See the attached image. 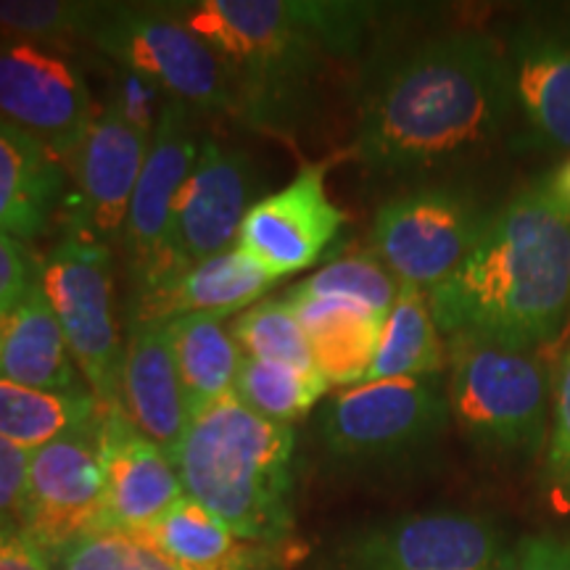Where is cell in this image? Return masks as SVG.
<instances>
[{
    "instance_id": "6da1fadb",
    "label": "cell",
    "mask_w": 570,
    "mask_h": 570,
    "mask_svg": "<svg viewBox=\"0 0 570 570\" xmlns=\"http://www.w3.org/2000/svg\"><path fill=\"white\" fill-rule=\"evenodd\" d=\"M515 117L504 42L479 30L431 35L373 75L356 156L375 173H425L489 148Z\"/></svg>"
},
{
    "instance_id": "7a4b0ae2",
    "label": "cell",
    "mask_w": 570,
    "mask_h": 570,
    "mask_svg": "<svg viewBox=\"0 0 570 570\" xmlns=\"http://www.w3.org/2000/svg\"><path fill=\"white\" fill-rule=\"evenodd\" d=\"M439 331L539 348L570 315V212L550 177L491 214L462 267L428 294Z\"/></svg>"
},
{
    "instance_id": "3957f363",
    "label": "cell",
    "mask_w": 570,
    "mask_h": 570,
    "mask_svg": "<svg viewBox=\"0 0 570 570\" xmlns=\"http://www.w3.org/2000/svg\"><path fill=\"white\" fill-rule=\"evenodd\" d=\"M167 9L227 63L238 114L265 130L296 122L323 56L352 51L370 19V6L294 0H196Z\"/></svg>"
},
{
    "instance_id": "277c9868",
    "label": "cell",
    "mask_w": 570,
    "mask_h": 570,
    "mask_svg": "<svg viewBox=\"0 0 570 570\" xmlns=\"http://www.w3.org/2000/svg\"><path fill=\"white\" fill-rule=\"evenodd\" d=\"M294 446L291 425L227 394L190 417L167 454L190 502L238 539L273 544L294 529Z\"/></svg>"
},
{
    "instance_id": "5b68a950",
    "label": "cell",
    "mask_w": 570,
    "mask_h": 570,
    "mask_svg": "<svg viewBox=\"0 0 570 570\" xmlns=\"http://www.w3.org/2000/svg\"><path fill=\"white\" fill-rule=\"evenodd\" d=\"M446 362L449 412L470 444L525 460L547 446L554 375L539 348L452 336Z\"/></svg>"
},
{
    "instance_id": "8992f818",
    "label": "cell",
    "mask_w": 570,
    "mask_h": 570,
    "mask_svg": "<svg viewBox=\"0 0 570 570\" xmlns=\"http://www.w3.org/2000/svg\"><path fill=\"white\" fill-rule=\"evenodd\" d=\"M449 417L441 375L389 377L341 391L317 417L325 460L352 475L404 470L444 436Z\"/></svg>"
},
{
    "instance_id": "52a82bcc",
    "label": "cell",
    "mask_w": 570,
    "mask_h": 570,
    "mask_svg": "<svg viewBox=\"0 0 570 570\" xmlns=\"http://www.w3.org/2000/svg\"><path fill=\"white\" fill-rule=\"evenodd\" d=\"M515 541L483 512H410L348 531L323 570H502Z\"/></svg>"
},
{
    "instance_id": "ba28073f",
    "label": "cell",
    "mask_w": 570,
    "mask_h": 570,
    "mask_svg": "<svg viewBox=\"0 0 570 570\" xmlns=\"http://www.w3.org/2000/svg\"><path fill=\"white\" fill-rule=\"evenodd\" d=\"M90 40L127 71L159 82L177 101L238 114V85L227 63L167 6L104 3Z\"/></svg>"
},
{
    "instance_id": "9c48e42d",
    "label": "cell",
    "mask_w": 570,
    "mask_h": 570,
    "mask_svg": "<svg viewBox=\"0 0 570 570\" xmlns=\"http://www.w3.org/2000/svg\"><path fill=\"white\" fill-rule=\"evenodd\" d=\"M40 285L92 396L106 407H117L122 394L125 348L119 346L114 320L109 248L90 235L69 230L42 262Z\"/></svg>"
},
{
    "instance_id": "30bf717a",
    "label": "cell",
    "mask_w": 570,
    "mask_h": 570,
    "mask_svg": "<svg viewBox=\"0 0 570 570\" xmlns=\"http://www.w3.org/2000/svg\"><path fill=\"white\" fill-rule=\"evenodd\" d=\"M491 214L468 190L446 185L410 190L377 209L373 252L399 285L431 294L462 267Z\"/></svg>"
},
{
    "instance_id": "8fae6325",
    "label": "cell",
    "mask_w": 570,
    "mask_h": 570,
    "mask_svg": "<svg viewBox=\"0 0 570 570\" xmlns=\"http://www.w3.org/2000/svg\"><path fill=\"white\" fill-rule=\"evenodd\" d=\"M104 499V404L88 423L30 452L19 529L42 552L96 531Z\"/></svg>"
},
{
    "instance_id": "7c38bea8",
    "label": "cell",
    "mask_w": 570,
    "mask_h": 570,
    "mask_svg": "<svg viewBox=\"0 0 570 570\" xmlns=\"http://www.w3.org/2000/svg\"><path fill=\"white\" fill-rule=\"evenodd\" d=\"M0 119L71 159L92 122L85 77L40 42L0 38Z\"/></svg>"
},
{
    "instance_id": "4fadbf2b",
    "label": "cell",
    "mask_w": 570,
    "mask_h": 570,
    "mask_svg": "<svg viewBox=\"0 0 570 570\" xmlns=\"http://www.w3.org/2000/svg\"><path fill=\"white\" fill-rule=\"evenodd\" d=\"M198 151L190 106L169 98L156 125L151 148L135 185L125 223V246L130 254L138 291L161 283L169 273V233L183 185L194 173Z\"/></svg>"
},
{
    "instance_id": "5bb4252c",
    "label": "cell",
    "mask_w": 570,
    "mask_h": 570,
    "mask_svg": "<svg viewBox=\"0 0 570 570\" xmlns=\"http://www.w3.org/2000/svg\"><path fill=\"white\" fill-rule=\"evenodd\" d=\"M254 188V164L244 151L223 148L214 140L202 142L194 173L175 206L167 277L233 248L252 209Z\"/></svg>"
},
{
    "instance_id": "9a60e30c",
    "label": "cell",
    "mask_w": 570,
    "mask_h": 570,
    "mask_svg": "<svg viewBox=\"0 0 570 570\" xmlns=\"http://www.w3.org/2000/svg\"><path fill=\"white\" fill-rule=\"evenodd\" d=\"M325 190V164H304L277 194L252 204L235 246L273 277L315 265L344 227Z\"/></svg>"
},
{
    "instance_id": "2e32d148",
    "label": "cell",
    "mask_w": 570,
    "mask_h": 570,
    "mask_svg": "<svg viewBox=\"0 0 570 570\" xmlns=\"http://www.w3.org/2000/svg\"><path fill=\"white\" fill-rule=\"evenodd\" d=\"M151 140L104 104L71 156L77 194L71 198L69 230L90 235L101 244L125 230Z\"/></svg>"
},
{
    "instance_id": "e0dca14e",
    "label": "cell",
    "mask_w": 570,
    "mask_h": 570,
    "mask_svg": "<svg viewBox=\"0 0 570 570\" xmlns=\"http://www.w3.org/2000/svg\"><path fill=\"white\" fill-rule=\"evenodd\" d=\"M504 48L525 142L544 151H570V21H523Z\"/></svg>"
},
{
    "instance_id": "ac0fdd59",
    "label": "cell",
    "mask_w": 570,
    "mask_h": 570,
    "mask_svg": "<svg viewBox=\"0 0 570 570\" xmlns=\"http://www.w3.org/2000/svg\"><path fill=\"white\" fill-rule=\"evenodd\" d=\"M183 497L169 454L142 436L119 404H104V499L98 529L146 531Z\"/></svg>"
},
{
    "instance_id": "d6986e66",
    "label": "cell",
    "mask_w": 570,
    "mask_h": 570,
    "mask_svg": "<svg viewBox=\"0 0 570 570\" xmlns=\"http://www.w3.org/2000/svg\"><path fill=\"white\" fill-rule=\"evenodd\" d=\"M119 407L146 439L169 452L190 423L180 373H177L167 323H135L122 360Z\"/></svg>"
},
{
    "instance_id": "ffe728a7",
    "label": "cell",
    "mask_w": 570,
    "mask_h": 570,
    "mask_svg": "<svg viewBox=\"0 0 570 570\" xmlns=\"http://www.w3.org/2000/svg\"><path fill=\"white\" fill-rule=\"evenodd\" d=\"M277 277L265 273L238 246L214 254L209 259L180 269V273L140 291L138 320H173L180 315H212L223 320L246 309L273 288Z\"/></svg>"
},
{
    "instance_id": "44dd1931",
    "label": "cell",
    "mask_w": 570,
    "mask_h": 570,
    "mask_svg": "<svg viewBox=\"0 0 570 570\" xmlns=\"http://www.w3.org/2000/svg\"><path fill=\"white\" fill-rule=\"evenodd\" d=\"M0 381L59 394L82 391L61 323L40 277L21 302L0 312Z\"/></svg>"
},
{
    "instance_id": "7402d4cb",
    "label": "cell",
    "mask_w": 570,
    "mask_h": 570,
    "mask_svg": "<svg viewBox=\"0 0 570 570\" xmlns=\"http://www.w3.org/2000/svg\"><path fill=\"white\" fill-rule=\"evenodd\" d=\"M285 302L302 323L317 373L327 383L348 386L367 381L386 320L346 298L298 296L291 291Z\"/></svg>"
},
{
    "instance_id": "603a6c76",
    "label": "cell",
    "mask_w": 570,
    "mask_h": 570,
    "mask_svg": "<svg viewBox=\"0 0 570 570\" xmlns=\"http://www.w3.org/2000/svg\"><path fill=\"white\" fill-rule=\"evenodd\" d=\"M61 169L42 142L0 119V233L35 238L51 217Z\"/></svg>"
},
{
    "instance_id": "cb8c5ba5",
    "label": "cell",
    "mask_w": 570,
    "mask_h": 570,
    "mask_svg": "<svg viewBox=\"0 0 570 570\" xmlns=\"http://www.w3.org/2000/svg\"><path fill=\"white\" fill-rule=\"evenodd\" d=\"M167 323L169 344L177 373H180L190 417L212 407L214 402L233 394L240 370V348L223 320L212 315H180Z\"/></svg>"
},
{
    "instance_id": "d4e9b609",
    "label": "cell",
    "mask_w": 570,
    "mask_h": 570,
    "mask_svg": "<svg viewBox=\"0 0 570 570\" xmlns=\"http://www.w3.org/2000/svg\"><path fill=\"white\" fill-rule=\"evenodd\" d=\"M439 333L428 294L402 285L396 304L383 323L381 346L370 365L367 381L441 375L446 365V348L441 346Z\"/></svg>"
},
{
    "instance_id": "484cf974",
    "label": "cell",
    "mask_w": 570,
    "mask_h": 570,
    "mask_svg": "<svg viewBox=\"0 0 570 570\" xmlns=\"http://www.w3.org/2000/svg\"><path fill=\"white\" fill-rule=\"evenodd\" d=\"M142 533L188 570H248L238 537L188 497L177 499Z\"/></svg>"
},
{
    "instance_id": "4316f807",
    "label": "cell",
    "mask_w": 570,
    "mask_h": 570,
    "mask_svg": "<svg viewBox=\"0 0 570 570\" xmlns=\"http://www.w3.org/2000/svg\"><path fill=\"white\" fill-rule=\"evenodd\" d=\"M101 402L90 391L59 394L0 381V439L27 452L63 436L98 415Z\"/></svg>"
},
{
    "instance_id": "83f0119b",
    "label": "cell",
    "mask_w": 570,
    "mask_h": 570,
    "mask_svg": "<svg viewBox=\"0 0 570 570\" xmlns=\"http://www.w3.org/2000/svg\"><path fill=\"white\" fill-rule=\"evenodd\" d=\"M327 391V381L320 373L281 365V362H240L233 394L240 404L259 417L285 423L304 417Z\"/></svg>"
},
{
    "instance_id": "f1b7e54d",
    "label": "cell",
    "mask_w": 570,
    "mask_h": 570,
    "mask_svg": "<svg viewBox=\"0 0 570 570\" xmlns=\"http://www.w3.org/2000/svg\"><path fill=\"white\" fill-rule=\"evenodd\" d=\"M51 570H188L142 531L96 529L48 552Z\"/></svg>"
},
{
    "instance_id": "f546056e",
    "label": "cell",
    "mask_w": 570,
    "mask_h": 570,
    "mask_svg": "<svg viewBox=\"0 0 570 570\" xmlns=\"http://www.w3.org/2000/svg\"><path fill=\"white\" fill-rule=\"evenodd\" d=\"M230 336L240 352H246V360L281 362L306 373H317L304 327L285 298L262 302L246 309L233 323Z\"/></svg>"
},
{
    "instance_id": "4dcf8cb0",
    "label": "cell",
    "mask_w": 570,
    "mask_h": 570,
    "mask_svg": "<svg viewBox=\"0 0 570 570\" xmlns=\"http://www.w3.org/2000/svg\"><path fill=\"white\" fill-rule=\"evenodd\" d=\"M402 285L383 267V262L373 254H356L333 262L298 283L294 294L315 298H346V302L367 306L377 317L386 320L391 306L396 304Z\"/></svg>"
},
{
    "instance_id": "1f68e13d",
    "label": "cell",
    "mask_w": 570,
    "mask_h": 570,
    "mask_svg": "<svg viewBox=\"0 0 570 570\" xmlns=\"http://www.w3.org/2000/svg\"><path fill=\"white\" fill-rule=\"evenodd\" d=\"M104 3L75 0H0V38L56 42L69 35L90 38Z\"/></svg>"
},
{
    "instance_id": "d6a6232c",
    "label": "cell",
    "mask_w": 570,
    "mask_h": 570,
    "mask_svg": "<svg viewBox=\"0 0 570 570\" xmlns=\"http://www.w3.org/2000/svg\"><path fill=\"white\" fill-rule=\"evenodd\" d=\"M544 487L570 512V348L554 373L550 436L544 446Z\"/></svg>"
},
{
    "instance_id": "836d02e7",
    "label": "cell",
    "mask_w": 570,
    "mask_h": 570,
    "mask_svg": "<svg viewBox=\"0 0 570 570\" xmlns=\"http://www.w3.org/2000/svg\"><path fill=\"white\" fill-rule=\"evenodd\" d=\"M169 98L173 96H169L159 82L148 80V77L138 75V71L119 69L111 82L106 104H109L125 122H130L135 130L154 138L156 125H159L164 106H167Z\"/></svg>"
},
{
    "instance_id": "e575fe53",
    "label": "cell",
    "mask_w": 570,
    "mask_h": 570,
    "mask_svg": "<svg viewBox=\"0 0 570 570\" xmlns=\"http://www.w3.org/2000/svg\"><path fill=\"white\" fill-rule=\"evenodd\" d=\"M27 470H30V452L0 439V525L19 529L21 504H24L27 491Z\"/></svg>"
},
{
    "instance_id": "d590c367",
    "label": "cell",
    "mask_w": 570,
    "mask_h": 570,
    "mask_svg": "<svg viewBox=\"0 0 570 570\" xmlns=\"http://www.w3.org/2000/svg\"><path fill=\"white\" fill-rule=\"evenodd\" d=\"M502 570H570V533H533L518 539Z\"/></svg>"
},
{
    "instance_id": "8d00e7d4",
    "label": "cell",
    "mask_w": 570,
    "mask_h": 570,
    "mask_svg": "<svg viewBox=\"0 0 570 570\" xmlns=\"http://www.w3.org/2000/svg\"><path fill=\"white\" fill-rule=\"evenodd\" d=\"M38 283L21 248L11 235L0 233V312L11 309Z\"/></svg>"
},
{
    "instance_id": "74e56055",
    "label": "cell",
    "mask_w": 570,
    "mask_h": 570,
    "mask_svg": "<svg viewBox=\"0 0 570 570\" xmlns=\"http://www.w3.org/2000/svg\"><path fill=\"white\" fill-rule=\"evenodd\" d=\"M0 570H51V562L19 529L0 525Z\"/></svg>"
},
{
    "instance_id": "f35d334b",
    "label": "cell",
    "mask_w": 570,
    "mask_h": 570,
    "mask_svg": "<svg viewBox=\"0 0 570 570\" xmlns=\"http://www.w3.org/2000/svg\"><path fill=\"white\" fill-rule=\"evenodd\" d=\"M550 183H552V190L554 196L560 198V204L566 206L570 212V156L566 161L560 164V169L554 175H550Z\"/></svg>"
}]
</instances>
